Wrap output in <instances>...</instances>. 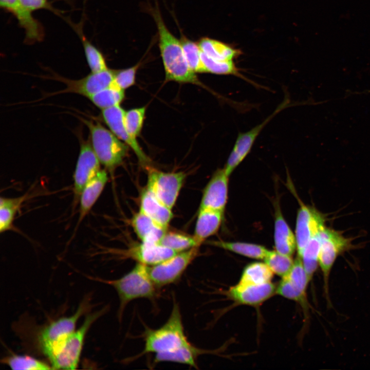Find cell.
Listing matches in <instances>:
<instances>
[{"label": "cell", "mask_w": 370, "mask_h": 370, "mask_svg": "<svg viewBox=\"0 0 370 370\" xmlns=\"http://www.w3.org/2000/svg\"><path fill=\"white\" fill-rule=\"evenodd\" d=\"M289 103V98H285L276 109L262 123L247 132L239 133L224 168L229 176L249 153L255 140L264 127L276 114L287 107Z\"/></svg>", "instance_id": "obj_11"}, {"label": "cell", "mask_w": 370, "mask_h": 370, "mask_svg": "<svg viewBox=\"0 0 370 370\" xmlns=\"http://www.w3.org/2000/svg\"><path fill=\"white\" fill-rule=\"evenodd\" d=\"M90 299L86 297L75 313L52 322L41 330L38 337V342L46 356L48 357L68 336L75 330L78 320L90 308Z\"/></svg>", "instance_id": "obj_7"}, {"label": "cell", "mask_w": 370, "mask_h": 370, "mask_svg": "<svg viewBox=\"0 0 370 370\" xmlns=\"http://www.w3.org/2000/svg\"><path fill=\"white\" fill-rule=\"evenodd\" d=\"M264 260L273 273L282 278L288 274L294 263L291 256L282 254L276 250H269Z\"/></svg>", "instance_id": "obj_31"}, {"label": "cell", "mask_w": 370, "mask_h": 370, "mask_svg": "<svg viewBox=\"0 0 370 370\" xmlns=\"http://www.w3.org/2000/svg\"><path fill=\"white\" fill-rule=\"evenodd\" d=\"M101 163L90 142L81 140L80 152L73 173V209L79 203L81 194L86 184L101 170Z\"/></svg>", "instance_id": "obj_10"}, {"label": "cell", "mask_w": 370, "mask_h": 370, "mask_svg": "<svg viewBox=\"0 0 370 370\" xmlns=\"http://www.w3.org/2000/svg\"><path fill=\"white\" fill-rule=\"evenodd\" d=\"M209 353L210 351L199 348L188 342L174 350L156 354L153 363L174 362L198 368V357L201 355Z\"/></svg>", "instance_id": "obj_21"}, {"label": "cell", "mask_w": 370, "mask_h": 370, "mask_svg": "<svg viewBox=\"0 0 370 370\" xmlns=\"http://www.w3.org/2000/svg\"><path fill=\"white\" fill-rule=\"evenodd\" d=\"M21 5L32 12L40 9L53 10L47 0H19Z\"/></svg>", "instance_id": "obj_39"}, {"label": "cell", "mask_w": 370, "mask_h": 370, "mask_svg": "<svg viewBox=\"0 0 370 370\" xmlns=\"http://www.w3.org/2000/svg\"><path fill=\"white\" fill-rule=\"evenodd\" d=\"M223 212L199 209L193 237L200 246L209 237L215 234L222 223Z\"/></svg>", "instance_id": "obj_20"}, {"label": "cell", "mask_w": 370, "mask_h": 370, "mask_svg": "<svg viewBox=\"0 0 370 370\" xmlns=\"http://www.w3.org/2000/svg\"><path fill=\"white\" fill-rule=\"evenodd\" d=\"M139 64L133 67L116 70L114 80L110 86L124 90L133 85L135 83L136 75Z\"/></svg>", "instance_id": "obj_38"}, {"label": "cell", "mask_w": 370, "mask_h": 370, "mask_svg": "<svg viewBox=\"0 0 370 370\" xmlns=\"http://www.w3.org/2000/svg\"><path fill=\"white\" fill-rule=\"evenodd\" d=\"M116 71L108 68L99 72H91L85 77L78 80L57 77L54 79L65 84L66 88L51 95L72 92L89 98L96 93L109 87L114 80Z\"/></svg>", "instance_id": "obj_13"}, {"label": "cell", "mask_w": 370, "mask_h": 370, "mask_svg": "<svg viewBox=\"0 0 370 370\" xmlns=\"http://www.w3.org/2000/svg\"><path fill=\"white\" fill-rule=\"evenodd\" d=\"M124 90L110 86L90 96L88 99L102 109L120 105L124 98Z\"/></svg>", "instance_id": "obj_29"}, {"label": "cell", "mask_w": 370, "mask_h": 370, "mask_svg": "<svg viewBox=\"0 0 370 370\" xmlns=\"http://www.w3.org/2000/svg\"><path fill=\"white\" fill-rule=\"evenodd\" d=\"M107 306L85 317L78 329L68 336L47 357L52 368L75 369L78 367L84 341L92 324L106 312Z\"/></svg>", "instance_id": "obj_5"}, {"label": "cell", "mask_w": 370, "mask_h": 370, "mask_svg": "<svg viewBox=\"0 0 370 370\" xmlns=\"http://www.w3.org/2000/svg\"><path fill=\"white\" fill-rule=\"evenodd\" d=\"M200 56L206 72L219 75H234L244 78L238 72L233 61L215 60L209 57L201 51Z\"/></svg>", "instance_id": "obj_33"}, {"label": "cell", "mask_w": 370, "mask_h": 370, "mask_svg": "<svg viewBox=\"0 0 370 370\" xmlns=\"http://www.w3.org/2000/svg\"><path fill=\"white\" fill-rule=\"evenodd\" d=\"M131 223L137 236L143 243L158 244L168 231L140 211L134 214Z\"/></svg>", "instance_id": "obj_23"}, {"label": "cell", "mask_w": 370, "mask_h": 370, "mask_svg": "<svg viewBox=\"0 0 370 370\" xmlns=\"http://www.w3.org/2000/svg\"><path fill=\"white\" fill-rule=\"evenodd\" d=\"M2 362L13 370H44L52 368L46 363L28 356L11 355L4 358Z\"/></svg>", "instance_id": "obj_32"}, {"label": "cell", "mask_w": 370, "mask_h": 370, "mask_svg": "<svg viewBox=\"0 0 370 370\" xmlns=\"http://www.w3.org/2000/svg\"><path fill=\"white\" fill-rule=\"evenodd\" d=\"M125 112L118 105L102 109V116L110 131L132 149L142 165L147 166L150 160L142 150L136 139L132 137L128 132L124 122Z\"/></svg>", "instance_id": "obj_14"}, {"label": "cell", "mask_w": 370, "mask_h": 370, "mask_svg": "<svg viewBox=\"0 0 370 370\" xmlns=\"http://www.w3.org/2000/svg\"><path fill=\"white\" fill-rule=\"evenodd\" d=\"M276 293L299 303L306 313L308 311L309 304L306 293L301 291L287 279L282 278L276 286Z\"/></svg>", "instance_id": "obj_35"}, {"label": "cell", "mask_w": 370, "mask_h": 370, "mask_svg": "<svg viewBox=\"0 0 370 370\" xmlns=\"http://www.w3.org/2000/svg\"><path fill=\"white\" fill-rule=\"evenodd\" d=\"M325 217L312 207L301 204L297 216L295 239L298 256H301L309 240L325 227Z\"/></svg>", "instance_id": "obj_12"}, {"label": "cell", "mask_w": 370, "mask_h": 370, "mask_svg": "<svg viewBox=\"0 0 370 370\" xmlns=\"http://www.w3.org/2000/svg\"><path fill=\"white\" fill-rule=\"evenodd\" d=\"M321 241L318 262L323 278V289L327 304L331 305L329 298V276L334 263L338 256L350 249L349 239L344 237L338 231L326 226L320 232Z\"/></svg>", "instance_id": "obj_6"}, {"label": "cell", "mask_w": 370, "mask_h": 370, "mask_svg": "<svg viewBox=\"0 0 370 370\" xmlns=\"http://www.w3.org/2000/svg\"><path fill=\"white\" fill-rule=\"evenodd\" d=\"M273 274L265 263L254 262L244 268L239 282L234 287L241 289L250 285L271 282Z\"/></svg>", "instance_id": "obj_24"}, {"label": "cell", "mask_w": 370, "mask_h": 370, "mask_svg": "<svg viewBox=\"0 0 370 370\" xmlns=\"http://www.w3.org/2000/svg\"><path fill=\"white\" fill-rule=\"evenodd\" d=\"M274 240L275 250L279 253L291 256L297 250L295 236L284 219L279 206L275 214Z\"/></svg>", "instance_id": "obj_22"}, {"label": "cell", "mask_w": 370, "mask_h": 370, "mask_svg": "<svg viewBox=\"0 0 370 370\" xmlns=\"http://www.w3.org/2000/svg\"><path fill=\"white\" fill-rule=\"evenodd\" d=\"M158 244L176 252H180L198 245L193 236L182 233L166 231L159 241Z\"/></svg>", "instance_id": "obj_28"}, {"label": "cell", "mask_w": 370, "mask_h": 370, "mask_svg": "<svg viewBox=\"0 0 370 370\" xmlns=\"http://www.w3.org/2000/svg\"><path fill=\"white\" fill-rule=\"evenodd\" d=\"M186 175L182 172H164L148 169L146 188L162 203L170 209L175 205Z\"/></svg>", "instance_id": "obj_9"}, {"label": "cell", "mask_w": 370, "mask_h": 370, "mask_svg": "<svg viewBox=\"0 0 370 370\" xmlns=\"http://www.w3.org/2000/svg\"><path fill=\"white\" fill-rule=\"evenodd\" d=\"M143 337L144 346L142 351L125 362L132 361L147 354L173 351L189 342L185 335L180 307L175 300L165 323L157 329L146 328Z\"/></svg>", "instance_id": "obj_3"}, {"label": "cell", "mask_w": 370, "mask_h": 370, "mask_svg": "<svg viewBox=\"0 0 370 370\" xmlns=\"http://www.w3.org/2000/svg\"><path fill=\"white\" fill-rule=\"evenodd\" d=\"M180 41L186 59L191 69L195 73L206 72L201 59V50L198 43L184 36H182Z\"/></svg>", "instance_id": "obj_34"}, {"label": "cell", "mask_w": 370, "mask_h": 370, "mask_svg": "<svg viewBox=\"0 0 370 370\" xmlns=\"http://www.w3.org/2000/svg\"><path fill=\"white\" fill-rule=\"evenodd\" d=\"M121 252L125 257L149 266L159 264L178 253L158 244L143 242L132 245Z\"/></svg>", "instance_id": "obj_16"}, {"label": "cell", "mask_w": 370, "mask_h": 370, "mask_svg": "<svg viewBox=\"0 0 370 370\" xmlns=\"http://www.w3.org/2000/svg\"><path fill=\"white\" fill-rule=\"evenodd\" d=\"M139 211L166 229L173 216L172 209L160 201L147 188L141 193Z\"/></svg>", "instance_id": "obj_19"}, {"label": "cell", "mask_w": 370, "mask_h": 370, "mask_svg": "<svg viewBox=\"0 0 370 370\" xmlns=\"http://www.w3.org/2000/svg\"><path fill=\"white\" fill-rule=\"evenodd\" d=\"M276 286L271 282L252 285L241 289L230 288L227 295L239 304L256 306L276 293Z\"/></svg>", "instance_id": "obj_17"}, {"label": "cell", "mask_w": 370, "mask_h": 370, "mask_svg": "<svg viewBox=\"0 0 370 370\" xmlns=\"http://www.w3.org/2000/svg\"><path fill=\"white\" fill-rule=\"evenodd\" d=\"M152 12L157 27L159 47L166 80L199 84L196 73L187 61L180 40L168 29L157 8L153 9Z\"/></svg>", "instance_id": "obj_1"}, {"label": "cell", "mask_w": 370, "mask_h": 370, "mask_svg": "<svg viewBox=\"0 0 370 370\" xmlns=\"http://www.w3.org/2000/svg\"><path fill=\"white\" fill-rule=\"evenodd\" d=\"M81 120L89 131L90 144L101 164L113 175L127 155L128 145L100 123Z\"/></svg>", "instance_id": "obj_4"}, {"label": "cell", "mask_w": 370, "mask_h": 370, "mask_svg": "<svg viewBox=\"0 0 370 370\" xmlns=\"http://www.w3.org/2000/svg\"><path fill=\"white\" fill-rule=\"evenodd\" d=\"M146 107L131 109L125 112L124 122L130 135L135 139L141 132L145 118Z\"/></svg>", "instance_id": "obj_36"}, {"label": "cell", "mask_w": 370, "mask_h": 370, "mask_svg": "<svg viewBox=\"0 0 370 370\" xmlns=\"http://www.w3.org/2000/svg\"><path fill=\"white\" fill-rule=\"evenodd\" d=\"M87 277L107 284L116 290L119 301L117 317L120 322L125 308L131 302L144 298L153 302L158 295L159 288L150 276L149 266L141 263H137L130 271L119 279L106 280L92 276Z\"/></svg>", "instance_id": "obj_2"}, {"label": "cell", "mask_w": 370, "mask_h": 370, "mask_svg": "<svg viewBox=\"0 0 370 370\" xmlns=\"http://www.w3.org/2000/svg\"><path fill=\"white\" fill-rule=\"evenodd\" d=\"M81 39L86 59L92 73L99 72L108 69L101 52L85 37L81 30L77 27Z\"/></svg>", "instance_id": "obj_30"}, {"label": "cell", "mask_w": 370, "mask_h": 370, "mask_svg": "<svg viewBox=\"0 0 370 370\" xmlns=\"http://www.w3.org/2000/svg\"><path fill=\"white\" fill-rule=\"evenodd\" d=\"M228 178L224 168L214 172L203 190L199 209L224 213L228 199Z\"/></svg>", "instance_id": "obj_15"}, {"label": "cell", "mask_w": 370, "mask_h": 370, "mask_svg": "<svg viewBox=\"0 0 370 370\" xmlns=\"http://www.w3.org/2000/svg\"><path fill=\"white\" fill-rule=\"evenodd\" d=\"M27 197V193L17 197H1L0 232L1 233L13 229V222L16 215Z\"/></svg>", "instance_id": "obj_25"}, {"label": "cell", "mask_w": 370, "mask_h": 370, "mask_svg": "<svg viewBox=\"0 0 370 370\" xmlns=\"http://www.w3.org/2000/svg\"><path fill=\"white\" fill-rule=\"evenodd\" d=\"M108 179V172L101 170L83 190L79 201V218L73 236L81 222L89 213L103 191Z\"/></svg>", "instance_id": "obj_18"}, {"label": "cell", "mask_w": 370, "mask_h": 370, "mask_svg": "<svg viewBox=\"0 0 370 370\" xmlns=\"http://www.w3.org/2000/svg\"><path fill=\"white\" fill-rule=\"evenodd\" d=\"M283 278L287 279L301 291L306 293L310 280L304 269L302 260L299 256L294 261L292 267L288 274Z\"/></svg>", "instance_id": "obj_37"}, {"label": "cell", "mask_w": 370, "mask_h": 370, "mask_svg": "<svg viewBox=\"0 0 370 370\" xmlns=\"http://www.w3.org/2000/svg\"><path fill=\"white\" fill-rule=\"evenodd\" d=\"M202 52L209 57L217 61H232L239 51L225 44L208 38L200 39L198 43Z\"/></svg>", "instance_id": "obj_26"}, {"label": "cell", "mask_w": 370, "mask_h": 370, "mask_svg": "<svg viewBox=\"0 0 370 370\" xmlns=\"http://www.w3.org/2000/svg\"><path fill=\"white\" fill-rule=\"evenodd\" d=\"M199 247L178 252L163 262L149 266L150 276L158 288L176 283L199 254Z\"/></svg>", "instance_id": "obj_8"}, {"label": "cell", "mask_w": 370, "mask_h": 370, "mask_svg": "<svg viewBox=\"0 0 370 370\" xmlns=\"http://www.w3.org/2000/svg\"><path fill=\"white\" fill-rule=\"evenodd\" d=\"M213 245L239 255L255 259L264 260L268 250L257 244L244 243L214 241Z\"/></svg>", "instance_id": "obj_27"}]
</instances>
